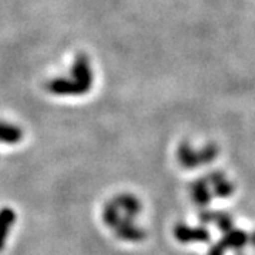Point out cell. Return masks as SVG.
I'll list each match as a JSON object with an SVG mask.
<instances>
[{
  "instance_id": "cell-1",
  "label": "cell",
  "mask_w": 255,
  "mask_h": 255,
  "mask_svg": "<svg viewBox=\"0 0 255 255\" xmlns=\"http://www.w3.org/2000/svg\"><path fill=\"white\" fill-rule=\"evenodd\" d=\"M174 238L182 243V244H189V243H209L210 231L206 227H190L184 223H177L173 228Z\"/></svg>"
},
{
  "instance_id": "cell-2",
  "label": "cell",
  "mask_w": 255,
  "mask_h": 255,
  "mask_svg": "<svg viewBox=\"0 0 255 255\" xmlns=\"http://www.w3.org/2000/svg\"><path fill=\"white\" fill-rule=\"evenodd\" d=\"M115 236L122 240V241H128V243H142L146 238V231L143 228L137 227L133 223V220L122 217L119 224L114 228Z\"/></svg>"
},
{
  "instance_id": "cell-3",
  "label": "cell",
  "mask_w": 255,
  "mask_h": 255,
  "mask_svg": "<svg viewBox=\"0 0 255 255\" xmlns=\"http://www.w3.org/2000/svg\"><path fill=\"white\" fill-rule=\"evenodd\" d=\"M112 201L115 203V206L119 210L124 211V214H125L124 217H127V219L135 220L142 211L140 200L130 193H121L118 196H115Z\"/></svg>"
},
{
  "instance_id": "cell-4",
  "label": "cell",
  "mask_w": 255,
  "mask_h": 255,
  "mask_svg": "<svg viewBox=\"0 0 255 255\" xmlns=\"http://www.w3.org/2000/svg\"><path fill=\"white\" fill-rule=\"evenodd\" d=\"M206 180L209 183V186L213 189V194L216 197L220 199H227L231 197L233 193H234V184L231 182H228L227 177L224 176L223 172L216 170V172H211L207 174Z\"/></svg>"
},
{
  "instance_id": "cell-5",
  "label": "cell",
  "mask_w": 255,
  "mask_h": 255,
  "mask_svg": "<svg viewBox=\"0 0 255 255\" xmlns=\"http://www.w3.org/2000/svg\"><path fill=\"white\" fill-rule=\"evenodd\" d=\"M190 196L191 200L194 201V204H197L199 207L209 206L211 197H213V193L210 190V186L206 177H200V179H196L194 182H191Z\"/></svg>"
},
{
  "instance_id": "cell-6",
  "label": "cell",
  "mask_w": 255,
  "mask_h": 255,
  "mask_svg": "<svg viewBox=\"0 0 255 255\" xmlns=\"http://www.w3.org/2000/svg\"><path fill=\"white\" fill-rule=\"evenodd\" d=\"M73 75L74 81L77 82L82 90L87 92V90L91 87L92 84V73L91 70H90L88 61L82 55L77 58V63H75L73 68Z\"/></svg>"
},
{
  "instance_id": "cell-7",
  "label": "cell",
  "mask_w": 255,
  "mask_h": 255,
  "mask_svg": "<svg viewBox=\"0 0 255 255\" xmlns=\"http://www.w3.org/2000/svg\"><path fill=\"white\" fill-rule=\"evenodd\" d=\"M226 250H236L240 251L248 244V234L243 230H237V228H231L230 231L224 233L223 240L220 243Z\"/></svg>"
},
{
  "instance_id": "cell-8",
  "label": "cell",
  "mask_w": 255,
  "mask_h": 255,
  "mask_svg": "<svg viewBox=\"0 0 255 255\" xmlns=\"http://www.w3.org/2000/svg\"><path fill=\"white\" fill-rule=\"evenodd\" d=\"M16 221V211L10 207L0 209V251L6 246L7 236Z\"/></svg>"
},
{
  "instance_id": "cell-9",
  "label": "cell",
  "mask_w": 255,
  "mask_h": 255,
  "mask_svg": "<svg viewBox=\"0 0 255 255\" xmlns=\"http://www.w3.org/2000/svg\"><path fill=\"white\" fill-rule=\"evenodd\" d=\"M177 160L184 169H194L200 166L199 152H196L187 142H183L177 149Z\"/></svg>"
},
{
  "instance_id": "cell-10",
  "label": "cell",
  "mask_w": 255,
  "mask_h": 255,
  "mask_svg": "<svg viewBox=\"0 0 255 255\" xmlns=\"http://www.w3.org/2000/svg\"><path fill=\"white\" fill-rule=\"evenodd\" d=\"M48 90L58 95H77L85 92L77 82L68 80H54L48 84Z\"/></svg>"
},
{
  "instance_id": "cell-11",
  "label": "cell",
  "mask_w": 255,
  "mask_h": 255,
  "mask_svg": "<svg viewBox=\"0 0 255 255\" xmlns=\"http://www.w3.org/2000/svg\"><path fill=\"white\" fill-rule=\"evenodd\" d=\"M23 133L20 128L10 125L6 122H0V142L3 143H17L21 140Z\"/></svg>"
},
{
  "instance_id": "cell-12",
  "label": "cell",
  "mask_w": 255,
  "mask_h": 255,
  "mask_svg": "<svg viewBox=\"0 0 255 255\" xmlns=\"http://www.w3.org/2000/svg\"><path fill=\"white\" fill-rule=\"evenodd\" d=\"M121 219H122L121 210L115 206L114 201H108V203L104 206V210H102V220H104V223H105L108 227L114 230V228L119 224Z\"/></svg>"
},
{
  "instance_id": "cell-13",
  "label": "cell",
  "mask_w": 255,
  "mask_h": 255,
  "mask_svg": "<svg viewBox=\"0 0 255 255\" xmlns=\"http://www.w3.org/2000/svg\"><path fill=\"white\" fill-rule=\"evenodd\" d=\"M213 223H216L217 228L223 234L230 231L231 228H234V220H233V217L228 213H223V211L214 214V221Z\"/></svg>"
},
{
  "instance_id": "cell-14",
  "label": "cell",
  "mask_w": 255,
  "mask_h": 255,
  "mask_svg": "<svg viewBox=\"0 0 255 255\" xmlns=\"http://www.w3.org/2000/svg\"><path fill=\"white\" fill-rule=\"evenodd\" d=\"M219 155V147L216 145H207L204 146L199 152V157H200V164H209L211 163Z\"/></svg>"
},
{
  "instance_id": "cell-15",
  "label": "cell",
  "mask_w": 255,
  "mask_h": 255,
  "mask_svg": "<svg viewBox=\"0 0 255 255\" xmlns=\"http://www.w3.org/2000/svg\"><path fill=\"white\" fill-rule=\"evenodd\" d=\"M214 211H209V210H204V211H200V214H199V220H200V223L203 226H207L210 223H213L214 221Z\"/></svg>"
},
{
  "instance_id": "cell-16",
  "label": "cell",
  "mask_w": 255,
  "mask_h": 255,
  "mask_svg": "<svg viewBox=\"0 0 255 255\" xmlns=\"http://www.w3.org/2000/svg\"><path fill=\"white\" fill-rule=\"evenodd\" d=\"M207 255H226V248L221 246V244H216L210 248L209 254Z\"/></svg>"
},
{
  "instance_id": "cell-17",
  "label": "cell",
  "mask_w": 255,
  "mask_h": 255,
  "mask_svg": "<svg viewBox=\"0 0 255 255\" xmlns=\"http://www.w3.org/2000/svg\"><path fill=\"white\" fill-rule=\"evenodd\" d=\"M248 243L251 244L253 248H255V231L251 234V236H248Z\"/></svg>"
}]
</instances>
